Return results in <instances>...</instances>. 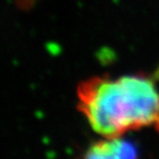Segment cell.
I'll return each mask as SVG.
<instances>
[{
	"label": "cell",
	"instance_id": "obj_1",
	"mask_svg": "<svg viewBox=\"0 0 159 159\" xmlns=\"http://www.w3.org/2000/svg\"><path fill=\"white\" fill-rule=\"evenodd\" d=\"M79 108L94 132L118 137L128 130H159V91L142 75L94 77L77 89Z\"/></svg>",
	"mask_w": 159,
	"mask_h": 159
},
{
	"label": "cell",
	"instance_id": "obj_2",
	"mask_svg": "<svg viewBox=\"0 0 159 159\" xmlns=\"http://www.w3.org/2000/svg\"><path fill=\"white\" fill-rule=\"evenodd\" d=\"M134 144L122 136L105 137L104 140L93 144L87 149L84 159H137Z\"/></svg>",
	"mask_w": 159,
	"mask_h": 159
}]
</instances>
